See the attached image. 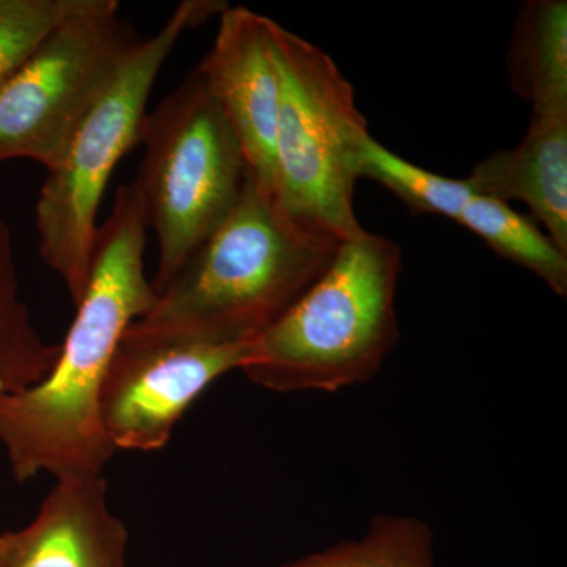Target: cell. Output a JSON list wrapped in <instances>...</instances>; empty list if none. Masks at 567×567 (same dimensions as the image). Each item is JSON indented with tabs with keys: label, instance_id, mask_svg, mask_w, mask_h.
<instances>
[{
	"label": "cell",
	"instance_id": "1",
	"mask_svg": "<svg viewBox=\"0 0 567 567\" xmlns=\"http://www.w3.org/2000/svg\"><path fill=\"white\" fill-rule=\"evenodd\" d=\"M147 230L140 193L125 183L96 230L87 289L50 374L0 398V443L20 483L40 473L103 475L114 456L100 394L123 334L156 301L145 276Z\"/></svg>",
	"mask_w": 567,
	"mask_h": 567
},
{
	"label": "cell",
	"instance_id": "2",
	"mask_svg": "<svg viewBox=\"0 0 567 567\" xmlns=\"http://www.w3.org/2000/svg\"><path fill=\"white\" fill-rule=\"evenodd\" d=\"M339 245L297 226L248 173L226 219L126 333L251 344L319 279Z\"/></svg>",
	"mask_w": 567,
	"mask_h": 567
},
{
	"label": "cell",
	"instance_id": "3",
	"mask_svg": "<svg viewBox=\"0 0 567 567\" xmlns=\"http://www.w3.org/2000/svg\"><path fill=\"white\" fill-rule=\"evenodd\" d=\"M401 248L363 230L249 346L240 371L275 393H338L371 382L399 341Z\"/></svg>",
	"mask_w": 567,
	"mask_h": 567
},
{
	"label": "cell",
	"instance_id": "4",
	"mask_svg": "<svg viewBox=\"0 0 567 567\" xmlns=\"http://www.w3.org/2000/svg\"><path fill=\"white\" fill-rule=\"evenodd\" d=\"M221 0H183L155 35L137 40L84 121L37 200L39 251L80 303L91 278L99 212L115 166L140 144L153 85L183 32L219 17Z\"/></svg>",
	"mask_w": 567,
	"mask_h": 567
},
{
	"label": "cell",
	"instance_id": "5",
	"mask_svg": "<svg viewBox=\"0 0 567 567\" xmlns=\"http://www.w3.org/2000/svg\"><path fill=\"white\" fill-rule=\"evenodd\" d=\"M270 48L279 82L276 204L301 229L342 244L364 230L353 197L368 122L327 52L274 20Z\"/></svg>",
	"mask_w": 567,
	"mask_h": 567
},
{
	"label": "cell",
	"instance_id": "6",
	"mask_svg": "<svg viewBox=\"0 0 567 567\" xmlns=\"http://www.w3.org/2000/svg\"><path fill=\"white\" fill-rule=\"evenodd\" d=\"M134 186L158 237L156 295L226 219L244 192L240 142L196 70L142 123Z\"/></svg>",
	"mask_w": 567,
	"mask_h": 567
},
{
	"label": "cell",
	"instance_id": "7",
	"mask_svg": "<svg viewBox=\"0 0 567 567\" xmlns=\"http://www.w3.org/2000/svg\"><path fill=\"white\" fill-rule=\"evenodd\" d=\"M136 37L115 0H82L0 85V163L32 159L50 173Z\"/></svg>",
	"mask_w": 567,
	"mask_h": 567
},
{
	"label": "cell",
	"instance_id": "8",
	"mask_svg": "<svg viewBox=\"0 0 567 567\" xmlns=\"http://www.w3.org/2000/svg\"><path fill=\"white\" fill-rule=\"evenodd\" d=\"M251 344L123 334L100 394L115 451L163 450L186 410L219 377L240 371Z\"/></svg>",
	"mask_w": 567,
	"mask_h": 567
},
{
	"label": "cell",
	"instance_id": "9",
	"mask_svg": "<svg viewBox=\"0 0 567 567\" xmlns=\"http://www.w3.org/2000/svg\"><path fill=\"white\" fill-rule=\"evenodd\" d=\"M196 71L240 142L249 175L274 196L279 82L270 18L227 6L210 51Z\"/></svg>",
	"mask_w": 567,
	"mask_h": 567
},
{
	"label": "cell",
	"instance_id": "10",
	"mask_svg": "<svg viewBox=\"0 0 567 567\" xmlns=\"http://www.w3.org/2000/svg\"><path fill=\"white\" fill-rule=\"evenodd\" d=\"M126 544L104 476H62L28 527L0 535V567H128Z\"/></svg>",
	"mask_w": 567,
	"mask_h": 567
},
{
	"label": "cell",
	"instance_id": "11",
	"mask_svg": "<svg viewBox=\"0 0 567 567\" xmlns=\"http://www.w3.org/2000/svg\"><path fill=\"white\" fill-rule=\"evenodd\" d=\"M465 181L481 196L527 204L567 252V110L533 111L524 141L488 155Z\"/></svg>",
	"mask_w": 567,
	"mask_h": 567
},
{
	"label": "cell",
	"instance_id": "12",
	"mask_svg": "<svg viewBox=\"0 0 567 567\" xmlns=\"http://www.w3.org/2000/svg\"><path fill=\"white\" fill-rule=\"evenodd\" d=\"M509 85L533 111L567 110V2L522 6L506 58Z\"/></svg>",
	"mask_w": 567,
	"mask_h": 567
},
{
	"label": "cell",
	"instance_id": "13",
	"mask_svg": "<svg viewBox=\"0 0 567 567\" xmlns=\"http://www.w3.org/2000/svg\"><path fill=\"white\" fill-rule=\"evenodd\" d=\"M61 346L39 333L22 298L13 238L0 221V398L20 393L50 374Z\"/></svg>",
	"mask_w": 567,
	"mask_h": 567
},
{
	"label": "cell",
	"instance_id": "14",
	"mask_svg": "<svg viewBox=\"0 0 567 567\" xmlns=\"http://www.w3.org/2000/svg\"><path fill=\"white\" fill-rule=\"evenodd\" d=\"M456 223L477 235L503 259L543 279L551 292L566 297L567 252L509 204L473 193Z\"/></svg>",
	"mask_w": 567,
	"mask_h": 567
},
{
	"label": "cell",
	"instance_id": "15",
	"mask_svg": "<svg viewBox=\"0 0 567 567\" xmlns=\"http://www.w3.org/2000/svg\"><path fill=\"white\" fill-rule=\"evenodd\" d=\"M275 567H435L434 533L417 517L377 514L361 539Z\"/></svg>",
	"mask_w": 567,
	"mask_h": 567
},
{
	"label": "cell",
	"instance_id": "16",
	"mask_svg": "<svg viewBox=\"0 0 567 567\" xmlns=\"http://www.w3.org/2000/svg\"><path fill=\"white\" fill-rule=\"evenodd\" d=\"M357 174L358 178L379 182L413 210L445 216L454 223L475 193L466 181L443 177L406 162L372 136L358 152Z\"/></svg>",
	"mask_w": 567,
	"mask_h": 567
},
{
	"label": "cell",
	"instance_id": "17",
	"mask_svg": "<svg viewBox=\"0 0 567 567\" xmlns=\"http://www.w3.org/2000/svg\"><path fill=\"white\" fill-rule=\"evenodd\" d=\"M82 0H0V85L31 59Z\"/></svg>",
	"mask_w": 567,
	"mask_h": 567
}]
</instances>
